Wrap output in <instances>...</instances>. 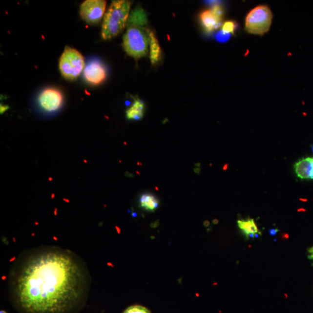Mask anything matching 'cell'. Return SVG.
Segmentation results:
<instances>
[{"instance_id":"15","label":"cell","mask_w":313,"mask_h":313,"mask_svg":"<svg viewBox=\"0 0 313 313\" xmlns=\"http://www.w3.org/2000/svg\"><path fill=\"white\" fill-rule=\"evenodd\" d=\"M237 24L234 21H226L222 25V31L225 33L230 34H234L235 31L236 30L237 27Z\"/></svg>"},{"instance_id":"27","label":"cell","mask_w":313,"mask_h":313,"mask_svg":"<svg viewBox=\"0 0 313 313\" xmlns=\"http://www.w3.org/2000/svg\"><path fill=\"white\" fill-rule=\"evenodd\" d=\"M311 179H313V169L311 175Z\"/></svg>"},{"instance_id":"24","label":"cell","mask_w":313,"mask_h":313,"mask_svg":"<svg viewBox=\"0 0 313 313\" xmlns=\"http://www.w3.org/2000/svg\"><path fill=\"white\" fill-rule=\"evenodd\" d=\"M210 225V222L209 221H206L205 222H204V225L206 226V227H209V226Z\"/></svg>"},{"instance_id":"37","label":"cell","mask_w":313,"mask_h":313,"mask_svg":"<svg viewBox=\"0 0 313 313\" xmlns=\"http://www.w3.org/2000/svg\"><path fill=\"white\" fill-rule=\"evenodd\" d=\"M125 145H126V142H125Z\"/></svg>"},{"instance_id":"29","label":"cell","mask_w":313,"mask_h":313,"mask_svg":"<svg viewBox=\"0 0 313 313\" xmlns=\"http://www.w3.org/2000/svg\"><path fill=\"white\" fill-rule=\"evenodd\" d=\"M63 201H66L67 203H70V201L68 199H66V198H63Z\"/></svg>"},{"instance_id":"1","label":"cell","mask_w":313,"mask_h":313,"mask_svg":"<svg viewBox=\"0 0 313 313\" xmlns=\"http://www.w3.org/2000/svg\"><path fill=\"white\" fill-rule=\"evenodd\" d=\"M15 264L9 284L22 313H70L88 293L87 269L69 250L37 249L22 256Z\"/></svg>"},{"instance_id":"28","label":"cell","mask_w":313,"mask_h":313,"mask_svg":"<svg viewBox=\"0 0 313 313\" xmlns=\"http://www.w3.org/2000/svg\"><path fill=\"white\" fill-rule=\"evenodd\" d=\"M200 165H201L200 163H197V164H195L194 166L197 167V168H199V167H200Z\"/></svg>"},{"instance_id":"8","label":"cell","mask_w":313,"mask_h":313,"mask_svg":"<svg viewBox=\"0 0 313 313\" xmlns=\"http://www.w3.org/2000/svg\"><path fill=\"white\" fill-rule=\"evenodd\" d=\"M83 77L90 85H100L106 79V68L100 60L90 61L83 70Z\"/></svg>"},{"instance_id":"17","label":"cell","mask_w":313,"mask_h":313,"mask_svg":"<svg viewBox=\"0 0 313 313\" xmlns=\"http://www.w3.org/2000/svg\"><path fill=\"white\" fill-rule=\"evenodd\" d=\"M210 10L212 11L213 13L217 17L222 21L223 17H224V11L221 5L215 4L212 6Z\"/></svg>"},{"instance_id":"19","label":"cell","mask_w":313,"mask_h":313,"mask_svg":"<svg viewBox=\"0 0 313 313\" xmlns=\"http://www.w3.org/2000/svg\"><path fill=\"white\" fill-rule=\"evenodd\" d=\"M9 109V107L8 105H2L0 106V111H1V114H4L5 111H7Z\"/></svg>"},{"instance_id":"12","label":"cell","mask_w":313,"mask_h":313,"mask_svg":"<svg viewBox=\"0 0 313 313\" xmlns=\"http://www.w3.org/2000/svg\"><path fill=\"white\" fill-rule=\"evenodd\" d=\"M145 110L144 102L141 99H136L132 106L126 111V116L128 120L138 121L144 117Z\"/></svg>"},{"instance_id":"21","label":"cell","mask_w":313,"mask_h":313,"mask_svg":"<svg viewBox=\"0 0 313 313\" xmlns=\"http://www.w3.org/2000/svg\"><path fill=\"white\" fill-rule=\"evenodd\" d=\"M160 225V222L159 221H157L156 222H154L153 223H151L150 224L151 228H156Z\"/></svg>"},{"instance_id":"26","label":"cell","mask_w":313,"mask_h":313,"mask_svg":"<svg viewBox=\"0 0 313 313\" xmlns=\"http://www.w3.org/2000/svg\"><path fill=\"white\" fill-rule=\"evenodd\" d=\"M218 222H219V221H218V219H213V224H214L215 225L218 224Z\"/></svg>"},{"instance_id":"7","label":"cell","mask_w":313,"mask_h":313,"mask_svg":"<svg viewBox=\"0 0 313 313\" xmlns=\"http://www.w3.org/2000/svg\"><path fill=\"white\" fill-rule=\"evenodd\" d=\"M38 102L42 110L48 113L54 112L63 106V95L57 88H47L40 93Z\"/></svg>"},{"instance_id":"10","label":"cell","mask_w":313,"mask_h":313,"mask_svg":"<svg viewBox=\"0 0 313 313\" xmlns=\"http://www.w3.org/2000/svg\"><path fill=\"white\" fill-rule=\"evenodd\" d=\"M294 169L297 177L301 179H311L313 169V158H305L295 163Z\"/></svg>"},{"instance_id":"6","label":"cell","mask_w":313,"mask_h":313,"mask_svg":"<svg viewBox=\"0 0 313 313\" xmlns=\"http://www.w3.org/2000/svg\"><path fill=\"white\" fill-rule=\"evenodd\" d=\"M106 7L104 0H86L81 5V17L86 23L97 24L103 18Z\"/></svg>"},{"instance_id":"11","label":"cell","mask_w":313,"mask_h":313,"mask_svg":"<svg viewBox=\"0 0 313 313\" xmlns=\"http://www.w3.org/2000/svg\"><path fill=\"white\" fill-rule=\"evenodd\" d=\"M237 225L247 238H254L259 234L258 226L253 219L238 220Z\"/></svg>"},{"instance_id":"20","label":"cell","mask_w":313,"mask_h":313,"mask_svg":"<svg viewBox=\"0 0 313 313\" xmlns=\"http://www.w3.org/2000/svg\"><path fill=\"white\" fill-rule=\"evenodd\" d=\"M308 257L313 262V247L308 250Z\"/></svg>"},{"instance_id":"31","label":"cell","mask_w":313,"mask_h":313,"mask_svg":"<svg viewBox=\"0 0 313 313\" xmlns=\"http://www.w3.org/2000/svg\"><path fill=\"white\" fill-rule=\"evenodd\" d=\"M52 180H53V179H52V178H51V177L48 178V181H49L51 182V181H52Z\"/></svg>"},{"instance_id":"25","label":"cell","mask_w":313,"mask_h":313,"mask_svg":"<svg viewBox=\"0 0 313 313\" xmlns=\"http://www.w3.org/2000/svg\"><path fill=\"white\" fill-rule=\"evenodd\" d=\"M229 167V164H225V165L223 167V169L224 170H227Z\"/></svg>"},{"instance_id":"35","label":"cell","mask_w":313,"mask_h":313,"mask_svg":"<svg viewBox=\"0 0 313 313\" xmlns=\"http://www.w3.org/2000/svg\"><path fill=\"white\" fill-rule=\"evenodd\" d=\"M136 173H138V174L140 175V173H139L138 171H136Z\"/></svg>"},{"instance_id":"16","label":"cell","mask_w":313,"mask_h":313,"mask_svg":"<svg viewBox=\"0 0 313 313\" xmlns=\"http://www.w3.org/2000/svg\"><path fill=\"white\" fill-rule=\"evenodd\" d=\"M123 313H151L149 310L145 307L140 305H134L129 307Z\"/></svg>"},{"instance_id":"33","label":"cell","mask_w":313,"mask_h":313,"mask_svg":"<svg viewBox=\"0 0 313 313\" xmlns=\"http://www.w3.org/2000/svg\"><path fill=\"white\" fill-rule=\"evenodd\" d=\"M83 163H88V161H87V160H83Z\"/></svg>"},{"instance_id":"22","label":"cell","mask_w":313,"mask_h":313,"mask_svg":"<svg viewBox=\"0 0 313 313\" xmlns=\"http://www.w3.org/2000/svg\"><path fill=\"white\" fill-rule=\"evenodd\" d=\"M125 175L126 176V177L128 178H134L135 175L134 174H132V173H130L129 172L126 171L125 173Z\"/></svg>"},{"instance_id":"5","label":"cell","mask_w":313,"mask_h":313,"mask_svg":"<svg viewBox=\"0 0 313 313\" xmlns=\"http://www.w3.org/2000/svg\"><path fill=\"white\" fill-rule=\"evenodd\" d=\"M272 14L266 5H259L251 10L246 19V30L256 35H263L271 28Z\"/></svg>"},{"instance_id":"32","label":"cell","mask_w":313,"mask_h":313,"mask_svg":"<svg viewBox=\"0 0 313 313\" xmlns=\"http://www.w3.org/2000/svg\"><path fill=\"white\" fill-rule=\"evenodd\" d=\"M57 209H56L55 210V215H57Z\"/></svg>"},{"instance_id":"3","label":"cell","mask_w":313,"mask_h":313,"mask_svg":"<svg viewBox=\"0 0 313 313\" xmlns=\"http://www.w3.org/2000/svg\"><path fill=\"white\" fill-rule=\"evenodd\" d=\"M131 5V2L125 0H118L111 3L102 24V39L110 40L123 32L126 26Z\"/></svg>"},{"instance_id":"30","label":"cell","mask_w":313,"mask_h":313,"mask_svg":"<svg viewBox=\"0 0 313 313\" xmlns=\"http://www.w3.org/2000/svg\"><path fill=\"white\" fill-rule=\"evenodd\" d=\"M54 198H55V193H52L51 196V198L52 199H54Z\"/></svg>"},{"instance_id":"9","label":"cell","mask_w":313,"mask_h":313,"mask_svg":"<svg viewBox=\"0 0 313 313\" xmlns=\"http://www.w3.org/2000/svg\"><path fill=\"white\" fill-rule=\"evenodd\" d=\"M200 20L204 30L208 33H212L221 26L222 21L213 13L210 9L203 11L200 15Z\"/></svg>"},{"instance_id":"18","label":"cell","mask_w":313,"mask_h":313,"mask_svg":"<svg viewBox=\"0 0 313 313\" xmlns=\"http://www.w3.org/2000/svg\"><path fill=\"white\" fill-rule=\"evenodd\" d=\"M230 34L225 33L222 30L216 34L215 39L216 41H218L219 42L225 43L230 39Z\"/></svg>"},{"instance_id":"2","label":"cell","mask_w":313,"mask_h":313,"mask_svg":"<svg viewBox=\"0 0 313 313\" xmlns=\"http://www.w3.org/2000/svg\"><path fill=\"white\" fill-rule=\"evenodd\" d=\"M147 24L146 14L142 8L136 7L129 15L123 37V48L127 54L135 60L148 54L150 30L147 29Z\"/></svg>"},{"instance_id":"4","label":"cell","mask_w":313,"mask_h":313,"mask_svg":"<svg viewBox=\"0 0 313 313\" xmlns=\"http://www.w3.org/2000/svg\"><path fill=\"white\" fill-rule=\"evenodd\" d=\"M59 67L65 79L75 80L84 70V58L76 49L66 46L60 58Z\"/></svg>"},{"instance_id":"14","label":"cell","mask_w":313,"mask_h":313,"mask_svg":"<svg viewBox=\"0 0 313 313\" xmlns=\"http://www.w3.org/2000/svg\"><path fill=\"white\" fill-rule=\"evenodd\" d=\"M139 206L147 211L155 212L160 206V201L153 194L145 193L139 199Z\"/></svg>"},{"instance_id":"36","label":"cell","mask_w":313,"mask_h":313,"mask_svg":"<svg viewBox=\"0 0 313 313\" xmlns=\"http://www.w3.org/2000/svg\"><path fill=\"white\" fill-rule=\"evenodd\" d=\"M312 150H313V145L312 146Z\"/></svg>"},{"instance_id":"13","label":"cell","mask_w":313,"mask_h":313,"mask_svg":"<svg viewBox=\"0 0 313 313\" xmlns=\"http://www.w3.org/2000/svg\"><path fill=\"white\" fill-rule=\"evenodd\" d=\"M150 58L153 65L159 63L161 59V49L159 41L152 31H150Z\"/></svg>"},{"instance_id":"34","label":"cell","mask_w":313,"mask_h":313,"mask_svg":"<svg viewBox=\"0 0 313 313\" xmlns=\"http://www.w3.org/2000/svg\"><path fill=\"white\" fill-rule=\"evenodd\" d=\"M0 313H7V312H5L4 311H1L0 312Z\"/></svg>"},{"instance_id":"23","label":"cell","mask_w":313,"mask_h":313,"mask_svg":"<svg viewBox=\"0 0 313 313\" xmlns=\"http://www.w3.org/2000/svg\"><path fill=\"white\" fill-rule=\"evenodd\" d=\"M194 171L195 173H196L197 174L199 175L201 172V168H196L194 169Z\"/></svg>"}]
</instances>
